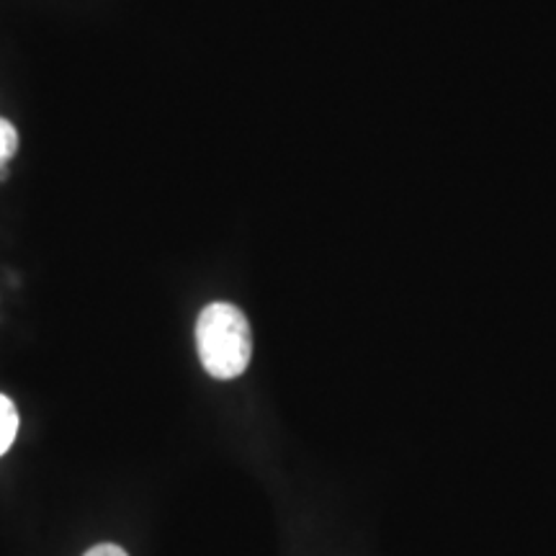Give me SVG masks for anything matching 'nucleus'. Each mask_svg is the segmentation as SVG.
<instances>
[{"label": "nucleus", "mask_w": 556, "mask_h": 556, "mask_svg": "<svg viewBox=\"0 0 556 556\" xmlns=\"http://www.w3.org/2000/svg\"><path fill=\"white\" fill-rule=\"evenodd\" d=\"M197 348L212 379L242 377L253 358V330L245 312L229 302L206 304L197 319Z\"/></svg>", "instance_id": "nucleus-1"}, {"label": "nucleus", "mask_w": 556, "mask_h": 556, "mask_svg": "<svg viewBox=\"0 0 556 556\" xmlns=\"http://www.w3.org/2000/svg\"><path fill=\"white\" fill-rule=\"evenodd\" d=\"M18 435V409L11 397L0 394V456L16 443Z\"/></svg>", "instance_id": "nucleus-2"}, {"label": "nucleus", "mask_w": 556, "mask_h": 556, "mask_svg": "<svg viewBox=\"0 0 556 556\" xmlns=\"http://www.w3.org/2000/svg\"><path fill=\"white\" fill-rule=\"evenodd\" d=\"M18 152V129L9 119L0 116V178H5V168Z\"/></svg>", "instance_id": "nucleus-3"}, {"label": "nucleus", "mask_w": 556, "mask_h": 556, "mask_svg": "<svg viewBox=\"0 0 556 556\" xmlns=\"http://www.w3.org/2000/svg\"><path fill=\"white\" fill-rule=\"evenodd\" d=\"M83 556H129V554L124 552L122 546H116V544H99V546L88 548V552L83 554Z\"/></svg>", "instance_id": "nucleus-4"}]
</instances>
